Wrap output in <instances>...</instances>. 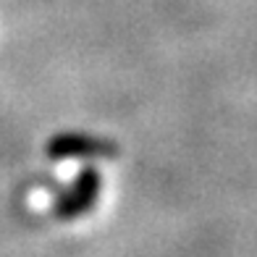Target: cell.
I'll return each mask as SVG.
<instances>
[{"instance_id": "obj_1", "label": "cell", "mask_w": 257, "mask_h": 257, "mask_svg": "<svg viewBox=\"0 0 257 257\" xmlns=\"http://www.w3.org/2000/svg\"><path fill=\"white\" fill-rule=\"evenodd\" d=\"M100 189H102V176H100V171L87 160L84 166L79 168L71 186L63 189V192H58L55 202H53V215L58 220H76L79 215L89 213V210L97 205Z\"/></svg>"}, {"instance_id": "obj_2", "label": "cell", "mask_w": 257, "mask_h": 257, "mask_svg": "<svg viewBox=\"0 0 257 257\" xmlns=\"http://www.w3.org/2000/svg\"><path fill=\"white\" fill-rule=\"evenodd\" d=\"M45 153L50 160H113L118 158V145L97 134L58 132L48 139Z\"/></svg>"}]
</instances>
